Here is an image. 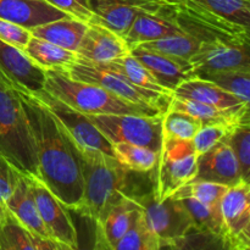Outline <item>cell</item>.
<instances>
[{
    "label": "cell",
    "instance_id": "23",
    "mask_svg": "<svg viewBox=\"0 0 250 250\" xmlns=\"http://www.w3.org/2000/svg\"><path fill=\"white\" fill-rule=\"evenodd\" d=\"M0 17L29 29L70 16L45 0H0Z\"/></svg>",
    "mask_w": 250,
    "mask_h": 250
},
{
    "label": "cell",
    "instance_id": "13",
    "mask_svg": "<svg viewBox=\"0 0 250 250\" xmlns=\"http://www.w3.org/2000/svg\"><path fill=\"white\" fill-rule=\"evenodd\" d=\"M0 81L14 90L36 93L44 89L45 70L16 46L0 39Z\"/></svg>",
    "mask_w": 250,
    "mask_h": 250
},
{
    "label": "cell",
    "instance_id": "12",
    "mask_svg": "<svg viewBox=\"0 0 250 250\" xmlns=\"http://www.w3.org/2000/svg\"><path fill=\"white\" fill-rule=\"evenodd\" d=\"M27 177L41 219L51 239L62 246L63 249L75 250L80 248L77 229L70 215V210L53 194L38 176L27 172Z\"/></svg>",
    "mask_w": 250,
    "mask_h": 250
},
{
    "label": "cell",
    "instance_id": "5",
    "mask_svg": "<svg viewBox=\"0 0 250 250\" xmlns=\"http://www.w3.org/2000/svg\"><path fill=\"white\" fill-rule=\"evenodd\" d=\"M58 71L65 73L73 80L99 85L127 102L142 105V106L155 107L163 112L167 109L171 98H172V95L161 94V93L137 87L117 71L105 67L99 62H93L78 55L72 63Z\"/></svg>",
    "mask_w": 250,
    "mask_h": 250
},
{
    "label": "cell",
    "instance_id": "41",
    "mask_svg": "<svg viewBox=\"0 0 250 250\" xmlns=\"http://www.w3.org/2000/svg\"><path fill=\"white\" fill-rule=\"evenodd\" d=\"M15 181V165L0 151V209L7 211L6 203Z\"/></svg>",
    "mask_w": 250,
    "mask_h": 250
},
{
    "label": "cell",
    "instance_id": "14",
    "mask_svg": "<svg viewBox=\"0 0 250 250\" xmlns=\"http://www.w3.org/2000/svg\"><path fill=\"white\" fill-rule=\"evenodd\" d=\"M249 43L243 42H208L200 43L190 58L193 75L207 71L250 70Z\"/></svg>",
    "mask_w": 250,
    "mask_h": 250
},
{
    "label": "cell",
    "instance_id": "19",
    "mask_svg": "<svg viewBox=\"0 0 250 250\" xmlns=\"http://www.w3.org/2000/svg\"><path fill=\"white\" fill-rule=\"evenodd\" d=\"M194 180L221 183L227 187L243 180L236 155L226 139L198 158V172Z\"/></svg>",
    "mask_w": 250,
    "mask_h": 250
},
{
    "label": "cell",
    "instance_id": "39",
    "mask_svg": "<svg viewBox=\"0 0 250 250\" xmlns=\"http://www.w3.org/2000/svg\"><path fill=\"white\" fill-rule=\"evenodd\" d=\"M31 37L32 34L29 29L0 17V39L2 42L11 44L23 51L24 46L28 43Z\"/></svg>",
    "mask_w": 250,
    "mask_h": 250
},
{
    "label": "cell",
    "instance_id": "16",
    "mask_svg": "<svg viewBox=\"0 0 250 250\" xmlns=\"http://www.w3.org/2000/svg\"><path fill=\"white\" fill-rule=\"evenodd\" d=\"M183 32L175 19L171 5L166 0L155 10L142 11L137 15L127 33L124 36L129 51L133 46Z\"/></svg>",
    "mask_w": 250,
    "mask_h": 250
},
{
    "label": "cell",
    "instance_id": "38",
    "mask_svg": "<svg viewBox=\"0 0 250 250\" xmlns=\"http://www.w3.org/2000/svg\"><path fill=\"white\" fill-rule=\"evenodd\" d=\"M231 128L232 127L225 125H203L192 139L193 148L198 156L203 155L220 142L224 141Z\"/></svg>",
    "mask_w": 250,
    "mask_h": 250
},
{
    "label": "cell",
    "instance_id": "1",
    "mask_svg": "<svg viewBox=\"0 0 250 250\" xmlns=\"http://www.w3.org/2000/svg\"><path fill=\"white\" fill-rule=\"evenodd\" d=\"M22 103L37 155V176L71 211L81 210L83 177L72 144L48 110L28 92L15 90Z\"/></svg>",
    "mask_w": 250,
    "mask_h": 250
},
{
    "label": "cell",
    "instance_id": "7",
    "mask_svg": "<svg viewBox=\"0 0 250 250\" xmlns=\"http://www.w3.org/2000/svg\"><path fill=\"white\" fill-rule=\"evenodd\" d=\"M198 158L192 141L163 137L155 166V197L160 200L166 199L183 185L194 180L198 172Z\"/></svg>",
    "mask_w": 250,
    "mask_h": 250
},
{
    "label": "cell",
    "instance_id": "20",
    "mask_svg": "<svg viewBox=\"0 0 250 250\" xmlns=\"http://www.w3.org/2000/svg\"><path fill=\"white\" fill-rule=\"evenodd\" d=\"M141 210L138 203L126 194V197L115 205L106 216L95 225L94 249L115 250L117 242L128 231L132 222Z\"/></svg>",
    "mask_w": 250,
    "mask_h": 250
},
{
    "label": "cell",
    "instance_id": "4",
    "mask_svg": "<svg viewBox=\"0 0 250 250\" xmlns=\"http://www.w3.org/2000/svg\"><path fill=\"white\" fill-rule=\"evenodd\" d=\"M0 151L14 165L37 176V155L17 93L0 81Z\"/></svg>",
    "mask_w": 250,
    "mask_h": 250
},
{
    "label": "cell",
    "instance_id": "22",
    "mask_svg": "<svg viewBox=\"0 0 250 250\" xmlns=\"http://www.w3.org/2000/svg\"><path fill=\"white\" fill-rule=\"evenodd\" d=\"M172 97L197 100L229 111H242L249 109V103L243 102L236 95L220 88L215 83L197 76H192L180 83L172 92Z\"/></svg>",
    "mask_w": 250,
    "mask_h": 250
},
{
    "label": "cell",
    "instance_id": "15",
    "mask_svg": "<svg viewBox=\"0 0 250 250\" xmlns=\"http://www.w3.org/2000/svg\"><path fill=\"white\" fill-rule=\"evenodd\" d=\"M163 4L164 0H89L93 11L90 22L103 24L124 37L137 15L158 9Z\"/></svg>",
    "mask_w": 250,
    "mask_h": 250
},
{
    "label": "cell",
    "instance_id": "31",
    "mask_svg": "<svg viewBox=\"0 0 250 250\" xmlns=\"http://www.w3.org/2000/svg\"><path fill=\"white\" fill-rule=\"evenodd\" d=\"M186 208L187 212L192 219L193 226L205 233L214 234L220 239L224 238V221H222L220 205L209 207L192 198L178 199ZM224 247V246H222Z\"/></svg>",
    "mask_w": 250,
    "mask_h": 250
},
{
    "label": "cell",
    "instance_id": "17",
    "mask_svg": "<svg viewBox=\"0 0 250 250\" xmlns=\"http://www.w3.org/2000/svg\"><path fill=\"white\" fill-rule=\"evenodd\" d=\"M76 53L93 62H107L127 55L129 46L116 32L103 24L89 22Z\"/></svg>",
    "mask_w": 250,
    "mask_h": 250
},
{
    "label": "cell",
    "instance_id": "8",
    "mask_svg": "<svg viewBox=\"0 0 250 250\" xmlns=\"http://www.w3.org/2000/svg\"><path fill=\"white\" fill-rule=\"evenodd\" d=\"M163 114L154 116L131 114L87 115L88 119L110 142H126L146 146L159 154L161 148Z\"/></svg>",
    "mask_w": 250,
    "mask_h": 250
},
{
    "label": "cell",
    "instance_id": "11",
    "mask_svg": "<svg viewBox=\"0 0 250 250\" xmlns=\"http://www.w3.org/2000/svg\"><path fill=\"white\" fill-rule=\"evenodd\" d=\"M224 238L222 246L229 250L250 249V186L241 180L227 188L220 202Z\"/></svg>",
    "mask_w": 250,
    "mask_h": 250
},
{
    "label": "cell",
    "instance_id": "36",
    "mask_svg": "<svg viewBox=\"0 0 250 250\" xmlns=\"http://www.w3.org/2000/svg\"><path fill=\"white\" fill-rule=\"evenodd\" d=\"M225 139L236 155L242 178L250 182V121L232 127Z\"/></svg>",
    "mask_w": 250,
    "mask_h": 250
},
{
    "label": "cell",
    "instance_id": "21",
    "mask_svg": "<svg viewBox=\"0 0 250 250\" xmlns=\"http://www.w3.org/2000/svg\"><path fill=\"white\" fill-rule=\"evenodd\" d=\"M129 53L150 71L159 84L171 93L180 83L194 76L189 62L178 61L142 45L133 46Z\"/></svg>",
    "mask_w": 250,
    "mask_h": 250
},
{
    "label": "cell",
    "instance_id": "6",
    "mask_svg": "<svg viewBox=\"0 0 250 250\" xmlns=\"http://www.w3.org/2000/svg\"><path fill=\"white\" fill-rule=\"evenodd\" d=\"M178 26L200 43L243 42L249 43V27L236 23L192 0H166Z\"/></svg>",
    "mask_w": 250,
    "mask_h": 250
},
{
    "label": "cell",
    "instance_id": "29",
    "mask_svg": "<svg viewBox=\"0 0 250 250\" xmlns=\"http://www.w3.org/2000/svg\"><path fill=\"white\" fill-rule=\"evenodd\" d=\"M111 146L115 158L129 172L146 173L158 164L159 154L146 146L126 142H116Z\"/></svg>",
    "mask_w": 250,
    "mask_h": 250
},
{
    "label": "cell",
    "instance_id": "10",
    "mask_svg": "<svg viewBox=\"0 0 250 250\" xmlns=\"http://www.w3.org/2000/svg\"><path fill=\"white\" fill-rule=\"evenodd\" d=\"M29 94L48 110L68 139L80 146L95 149L105 155L115 158L111 143L93 125L87 115L73 109L45 89Z\"/></svg>",
    "mask_w": 250,
    "mask_h": 250
},
{
    "label": "cell",
    "instance_id": "28",
    "mask_svg": "<svg viewBox=\"0 0 250 250\" xmlns=\"http://www.w3.org/2000/svg\"><path fill=\"white\" fill-rule=\"evenodd\" d=\"M99 63L105 66V67H109L111 70L120 72L124 77H126L129 82L133 83L137 87L143 88V89L146 90H153V92L161 93V94L172 95V93L165 89L161 84H159V82L151 75L150 71L143 63L139 62L131 53H128L125 56H121L119 59L107 61V62Z\"/></svg>",
    "mask_w": 250,
    "mask_h": 250
},
{
    "label": "cell",
    "instance_id": "34",
    "mask_svg": "<svg viewBox=\"0 0 250 250\" xmlns=\"http://www.w3.org/2000/svg\"><path fill=\"white\" fill-rule=\"evenodd\" d=\"M227 186L221 183L210 182V181L192 180L178 188L171 198L173 199H183V198H192L209 207L220 205L221 198L227 190Z\"/></svg>",
    "mask_w": 250,
    "mask_h": 250
},
{
    "label": "cell",
    "instance_id": "33",
    "mask_svg": "<svg viewBox=\"0 0 250 250\" xmlns=\"http://www.w3.org/2000/svg\"><path fill=\"white\" fill-rule=\"evenodd\" d=\"M194 76L210 81L226 92L236 95L243 102L249 103L250 70H227L197 72Z\"/></svg>",
    "mask_w": 250,
    "mask_h": 250
},
{
    "label": "cell",
    "instance_id": "30",
    "mask_svg": "<svg viewBox=\"0 0 250 250\" xmlns=\"http://www.w3.org/2000/svg\"><path fill=\"white\" fill-rule=\"evenodd\" d=\"M199 44L200 42L197 38L186 32H180V33L170 34L164 38L139 44V45L158 51L178 61L189 62L190 58L197 53Z\"/></svg>",
    "mask_w": 250,
    "mask_h": 250
},
{
    "label": "cell",
    "instance_id": "32",
    "mask_svg": "<svg viewBox=\"0 0 250 250\" xmlns=\"http://www.w3.org/2000/svg\"><path fill=\"white\" fill-rule=\"evenodd\" d=\"M141 207V205H139ZM163 249L160 239L148 226L142 209L137 214L128 231L117 242L115 250H159Z\"/></svg>",
    "mask_w": 250,
    "mask_h": 250
},
{
    "label": "cell",
    "instance_id": "42",
    "mask_svg": "<svg viewBox=\"0 0 250 250\" xmlns=\"http://www.w3.org/2000/svg\"><path fill=\"white\" fill-rule=\"evenodd\" d=\"M7 212H9V210H7V211H4V210L0 209V224H1V222L4 221V219H5V217H6Z\"/></svg>",
    "mask_w": 250,
    "mask_h": 250
},
{
    "label": "cell",
    "instance_id": "24",
    "mask_svg": "<svg viewBox=\"0 0 250 250\" xmlns=\"http://www.w3.org/2000/svg\"><path fill=\"white\" fill-rule=\"evenodd\" d=\"M168 107L194 117L195 120L202 122V125H225L234 127L242 122L249 121V109L242 111H229L192 99L172 97Z\"/></svg>",
    "mask_w": 250,
    "mask_h": 250
},
{
    "label": "cell",
    "instance_id": "26",
    "mask_svg": "<svg viewBox=\"0 0 250 250\" xmlns=\"http://www.w3.org/2000/svg\"><path fill=\"white\" fill-rule=\"evenodd\" d=\"M88 23L72 17L54 20L48 23L29 28L32 36L44 39L55 45L67 49L70 51H77L83 34L87 29Z\"/></svg>",
    "mask_w": 250,
    "mask_h": 250
},
{
    "label": "cell",
    "instance_id": "35",
    "mask_svg": "<svg viewBox=\"0 0 250 250\" xmlns=\"http://www.w3.org/2000/svg\"><path fill=\"white\" fill-rule=\"evenodd\" d=\"M202 126V122L195 120L194 117L170 107H167L163 114L161 131L163 137L166 138L192 141Z\"/></svg>",
    "mask_w": 250,
    "mask_h": 250
},
{
    "label": "cell",
    "instance_id": "2",
    "mask_svg": "<svg viewBox=\"0 0 250 250\" xmlns=\"http://www.w3.org/2000/svg\"><path fill=\"white\" fill-rule=\"evenodd\" d=\"M68 141L72 144L83 177V200L78 215L98 224L126 197L125 188L129 171L116 158Z\"/></svg>",
    "mask_w": 250,
    "mask_h": 250
},
{
    "label": "cell",
    "instance_id": "9",
    "mask_svg": "<svg viewBox=\"0 0 250 250\" xmlns=\"http://www.w3.org/2000/svg\"><path fill=\"white\" fill-rule=\"evenodd\" d=\"M131 197L141 205L146 224L160 239L163 248H172L177 239L194 227L189 214L178 199L171 197L158 199L154 188L146 194Z\"/></svg>",
    "mask_w": 250,
    "mask_h": 250
},
{
    "label": "cell",
    "instance_id": "25",
    "mask_svg": "<svg viewBox=\"0 0 250 250\" xmlns=\"http://www.w3.org/2000/svg\"><path fill=\"white\" fill-rule=\"evenodd\" d=\"M0 250H65L60 244L41 238L24 227L11 212L0 224Z\"/></svg>",
    "mask_w": 250,
    "mask_h": 250
},
{
    "label": "cell",
    "instance_id": "27",
    "mask_svg": "<svg viewBox=\"0 0 250 250\" xmlns=\"http://www.w3.org/2000/svg\"><path fill=\"white\" fill-rule=\"evenodd\" d=\"M24 54L44 70H62L72 63L77 53L32 36L23 49Z\"/></svg>",
    "mask_w": 250,
    "mask_h": 250
},
{
    "label": "cell",
    "instance_id": "3",
    "mask_svg": "<svg viewBox=\"0 0 250 250\" xmlns=\"http://www.w3.org/2000/svg\"><path fill=\"white\" fill-rule=\"evenodd\" d=\"M44 89L85 115L131 114L154 116L163 112L155 107L127 102L99 85L73 80L58 70H45Z\"/></svg>",
    "mask_w": 250,
    "mask_h": 250
},
{
    "label": "cell",
    "instance_id": "37",
    "mask_svg": "<svg viewBox=\"0 0 250 250\" xmlns=\"http://www.w3.org/2000/svg\"><path fill=\"white\" fill-rule=\"evenodd\" d=\"M197 4L208 7L211 11L242 24L249 27L250 2L249 0H192Z\"/></svg>",
    "mask_w": 250,
    "mask_h": 250
},
{
    "label": "cell",
    "instance_id": "40",
    "mask_svg": "<svg viewBox=\"0 0 250 250\" xmlns=\"http://www.w3.org/2000/svg\"><path fill=\"white\" fill-rule=\"evenodd\" d=\"M45 1L78 21L89 23L93 19L89 0H45Z\"/></svg>",
    "mask_w": 250,
    "mask_h": 250
},
{
    "label": "cell",
    "instance_id": "18",
    "mask_svg": "<svg viewBox=\"0 0 250 250\" xmlns=\"http://www.w3.org/2000/svg\"><path fill=\"white\" fill-rule=\"evenodd\" d=\"M6 207L9 211L32 233L41 238L53 241L38 212V208H37L36 199H34L33 192H32L31 185H29L28 177H27V172L22 168L17 167L16 165H15L14 187H12L11 195L7 199Z\"/></svg>",
    "mask_w": 250,
    "mask_h": 250
}]
</instances>
